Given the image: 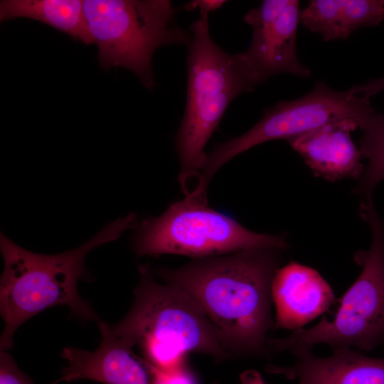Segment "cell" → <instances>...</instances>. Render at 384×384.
I'll use <instances>...</instances> for the list:
<instances>
[{"label": "cell", "mask_w": 384, "mask_h": 384, "mask_svg": "<svg viewBox=\"0 0 384 384\" xmlns=\"http://www.w3.org/2000/svg\"><path fill=\"white\" fill-rule=\"evenodd\" d=\"M136 229L133 247L139 256L174 254L196 259L252 248L286 250L288 246L285 234L253 232L208 204L187 197Z\"/></svg>", "instance_id": "52a82bcc"}, {"label": "cell", "mask_w": 384, "mask_h": 384, "mask_svg": "<svg viewBox=\"0 0 384 384\" xmlns=\"http://www.w3.org/2000/svg\"><path fill=\"white\" fill-rule=\"evenodd\" d=\"M328 357L312 349L297 350L293 365H270L268 371L282 374L297 384H384V358L368 357L350 347L334 348Z\"/></svg>", "instance_id": "7c38bea8"}, {"label": "cell", "mask_w": 384, "mask_h": 384, "mask_svg": "<svg viewBox=\"0 0 384 384\" xmlns=\"http://www.w3.org/2000/svg\"><path fill=\"white\" fill-rule=\"evenodd\" d=\"M273 330H297L335 304L329 283L314 269L291 261L276 272L271 287Z\"/></svg>", "instance_id": "8fae6325"}, {"label": "cell", "mask_w": 384, "mask_h": 384, "mask_svg": "<svg viewBox=\"0 0 384 384\" xmlns=\"http://www.w3.org/2000/svg\"><path fill=\"white\" fill-rule=\"evenodd\" d=\"M242 384H265L261 375L256 370H250L241 375Z\"/></svg>", "instance_id": "44dd1931"}, {"label": "cell", "mask_w": 384, "mask_h": 384, "mask_svg": "<svg viewBox=\"0 0 384 384\" xmlns=\"http://www.w3.org/2000/svg\"><path fill=\"white\" fill-rule=\"evenodd\" d=\"M284 251L252 248L153 272L203 309L235 357H268L267 333L274 323L271 287Z\"/></svg>", "instance_id": "6da1fadb"}, {"label": "cell", "mask_w": 384, "mask_h": 384, "mask_svg": "<svg viewBox=\"0 0 384 384\" xmlns=\"http://www.w3.org/2000/svg\"><path fill=\"white\" fill-rule=\"evenodd\" d=\"M360 215L372 233L370 249L356 255L362 266L360 275L336 300L338 306L330 317L324 316L314 326L293 331L282 338L270 337L271 353L312 349L321 343L332 349L355 346L370 351L384 348V220L373 198L361 201Z\"/></svg>", "instance_id": "5b68a950"}, {"label": "cell", "mask_w": 384, "mask_h": 384, "mask_svg": "<svg viewBox=\"0 0 384 384\" xmlns=\"http://www.w3.org/2000/svg\"><path fill=\"white\" fill-rule=\"evenodd\" d=\"M225 2V0H193L184 4L182 8L186 11L198 9L200 13L209 14L220 9Z\"/></svg>", "instance_id": "ffe728a7"}, {"label": "cell", "mask_w": 384, "mask_h": 384, "mask_svg": "<svg viewBox=\"0 0 384 384\" xmlns=\"http://www.w3.org/2000/svg\"><path fill=\"white\" fill-rule=\"evenodd\" d=\"M359 128L352 121L325 124L289 139L313 174L329 181L359 179L364 166L351 132Z\"/></svg>", "instance_id": "4fadbf2b"}, {"label": "cell", "mask_w": 384, "mask_h": 384, "mask_svg": "<svg viewBox=\"0 0 384 384\" xmlns=\"http://www.w3.org/2000/svg\"><path fill=\"white\" fill-rule=\"evenodd\" d=\"M0 384H33V380L16 363L6 351L0 353Z\"/></svg>", "instance_id": "e0dca14e"}, {"label": "cell", "mask_w": 384, "mask_h": 384, "mask_svg": "<svg viewBox=\"0 0 384 384\" xmlns=\"http://www.w3.org/2000/svg\"><path fill=\"white\" fill-rule=\"evenodd\" d=\"M99 327L102 340L95 351L63 349L68 366L58 382L89 379L104 384H153L157 368L139 357L132 344L113 334L107 323L100 321Z\"/></svg>", "instance_id": "30bf717a"}, {"label": "cell", "mask_w": 384, "mask_h": 384, "mask_svg": "<svg viewBox=\"0 0 384 384\" xmlns=\"http://www.w3.org/2000/svg\"><path fill=\"white\" fill-rule=\"evenodd\" d=\"M190 29L186 102L175 137L178 180L186 196L191 180L198 178L207 155L204 148L227 107L238 95L257 85L242 54L228 53L212 40L208 14L200 13Z\"/></svg>", "instance_id": "277c9868"}, {"label": "cell", "mask_w": 384, "mask_h": 384, "mask_svg": "<svg viewBox=\"0 0 384 384\" xmlns=\"http://www.w3.org/2000/svg\"><path fill=\"white\" fill-rule=\"evenodd\" d=\"M301 12L297 0H264L244 17L252 28L248 49L241 53L257 85L279 74L308 78L311 70L297 53V33Z\"/></svg>", "instance_id": "9c48e42d"}, {"label": "cell", "mask_w": 384, "mask_h": 384, "mask_svg": "<svg viewBox=\"0 0 384 384\" xmlns=\"http://www.w3.org/2000/svg\"><path fill=\"white\" fill-rule=\"evenodd\" d=\"M36 20L86 45L93 43L80 0H3L1 21L16 18Z\"/></svg>", "instance_id": "9a60e30c"}, {"label": "cell", "mask_w": 384, "mask_h": 384, "mask_svg": "<svg viewBox=\"0 0 384 384\" xmlns=\"http://www.w3.org/2000/svg\"><path fill=\"white\" fill-rule=\"evenodd\" d=\"M83 11L100 65L127 68L150 90L156 50L170 44L188 46L191 39V32L178 26L169 0H85Z\"/></svg>", "instance_id": "8992f818"}, {"label": "cell", "mask_w": 384, "mask_h": 384, "mask_svg": "<svg viewBox=\"0 0 384 384\" xmlns=\"http://www.w3.org/2000/svg\"><path fill=\"white\" fill-rule=\"evenodd\" d=\"M352 87L359 97L369 100L370 97L384 90V77L373 79Z\"/></svg>", "instance_id": "d6986e66"}, {"label": "cell", "mask_w": 384, "mask_h": 384, "mask_svg": "<svg viewBox=\"0 0 384 384\" xmlns=\"http://www.w3.org/2000/svg\"><path fill=\"white\" fill-rule=\"evenodd\" d=\"M137 226V215L130 213L106 225L78 248L56 255L28 251L1 233L4 265L0 280V312L4 321L1 351L11 348L14 334L22 324L52 306L65 305L82 319L98 321L77 288L79 279H89L85 256L95 247L115 240L124 230Z\"/></svg>", "instance_id": "7a4b0ae2"}, {"label": "cell", "mask_w": 384, "mask_h": 384, "mask_svg": "<svg viewBox=\"0 0 384 384\" xmlns=\"http://www.w3.org/2000/svg\"><path fill=\"white\" fill-rule=\"evenodd\" d=\"M384 19V0H312L300 21L324 41L344 39L357 29Z\"/></svg>", "instance_id": "5bb4252c"}, {"label": "cell", "mask_w": 384, "mask_h": 384, "mask_svg": "<svg viewBox=\"0 0 384 384\" xmlns=\"http://www.w3.org/2000/svg\"><path fill=\"white\" fill-rule=\"evenodd\" d=\"M361 129L359 151L368 162L353 193L365 200L373 198L375 188L384 181V114L375 112Z\"/></svg>", "instance_id": "2e32d148"}, {"label": "cell", "mask_w": 384, "mask_h": 384, "mask_svg": "<svg viewBox=\"0 0 384 384\" xmlns=\"http://www.w3.org/2000/svg\"><path fill=\"white\" fill-rule=\"evenodd\" d=\"M374 112L370 100L359 97L352 87L336 91L324 82H316L304 96L279 101L266 110L261 119L245 133L215 146L206 155L198 189L207 191L211 178L223 165L260 144L288 141L325 124L346 121L354 122L361 129Z\"/></svg>", "instance_id": "ba28073f"}, {"label": "cell", "mask_w": 384, "mask_h": 384, "mask_svg": "<svg viewBox=\"0 0 384 384\" xmlns=\"http://www.w3.org/2000/svg\"><path fill=\"white\" fill-rule=\"evenodd\" d=\"M139 282L128 313L109 330L134 347L161 371L183 363L188 353H201L221 361L235 357L218 328L181 287L158 282L147 265L140 266Z\"/></svg>", "instance_id": "3957f363"}, {"label": "cell", "mask_w": 384, "mask_h": 384, "mask_svg": "<svg viewBox=\"0 0 384 384\" xmlns=\"http://www.w3.org/2000/svg\"><path fill=\"white\" fill-rule=\"evenodd\" d=\"M153 384H196V383L182 364L169 371L156 369Z\"/></svg>", "instance_id": "ac0fdd59"}]
</instances>
